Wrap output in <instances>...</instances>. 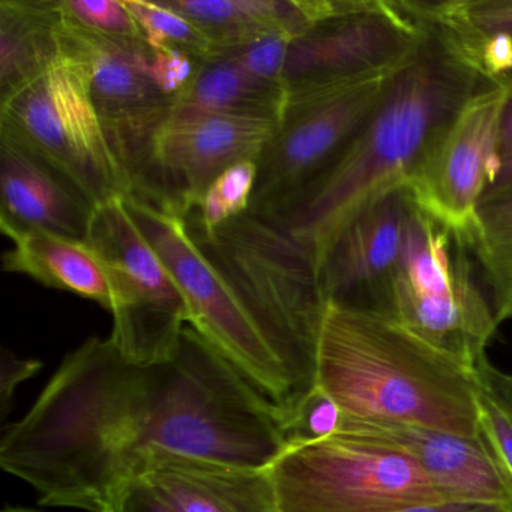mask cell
<instances>
[{
  "mask_svg": "<svg viewBox=\"0 0 512 512\" xmlns=\"http://www.w3.org/2000/svg\"><path fill=\"white\" fill-rule=\"evenodd\" d=\"M394 73L289 92L257 161L251 214L268 220L317 181L355 139Z\"/></svg>",
  "mask_w": 512,
  "mask_h": 512,
  "instance_id": "cell-10",
  "label": "cell"
},
{
  "mask_svg": "<svg viewBox=\"0 0 512 512\" xmlns=\"http://www.w3.org/2000/svg\"><path fill=\"white\" fill-rule=\"evenodd\" d=\"M187 224L302 394H310L316 386L317 340L328 304L311 254L286 230L251 212L209 233Z\"/></svg>",
  "mask_w": 512,
  "mask_h": 512,
  "instance_id": "cell-4",
  "label": "cell"
},
{
  "mask_svg": "<svg viewBox=\"0 0 512 512\" xmlns=\"http://www.w3.org/2000/svg\"><path fill=\"white\" fill-rule=\"evenodd\" d=\"M0 130L55 167L97 206L130 194L79 59L64 52L37 82L0 103Z\"/></svg>",
  "mask_w": 512,
  "mask_h": 512,
  "instance_id": "cell-9",
  "label": "cell"
},
{
  "mask_svg": "<svg viewBox=\"0 0 512 512\" xmlns=\"http://www.w3.org/2000/svg\"><path fill=\"white\" fill-rule=\"evenodd\" d=\"M269 473L281 512H401L446 503L415 461L347 434L289 445Z\"/></svg>",
  "mask_w": 512,
  "mask_h": 512,
  "instance_id": "cell-7",
  "label": "cell"
},
{
  "mask_svg": "<svg viewBox=\"0 0 512 512\" xmlns=\"http://www.w3.org/2000/svg\"><path fill=\"white\" fill-rule=\"evenodd\" d=\"M68 25L131 49H148L139 23L125 0H53Z\"/></svg>",
  "mask_w": 512,
  "mask_h": 512,
  "instance_id": "cell-27",
  "label": "cell"
},
{
  "mask_svg": "<svg viewBox=\"0 0 512 512\" xmlns=\"http://www.w3.org/2000/svg\"><path fill=\"white\" fill-rule=\"evenodd\" d=\"M100 260L112 295L110 340L131 364L172 361L190 325L187 301L124 197L95 206L85 239Z\"/></svg>",
  "mask_w": 512,
  "mask_h": 512,
  "instance_id": "cell-8",
  "label": "cell"
},
{
  "mask_svg": "<svg viewBox=\"0 0 512 512\" xmlns=\"http://www.w3.org/2000/svg\"><path fill=\"white\" fill-rule=\"evenodd\" d=\"M202 62L178 50L152 49L145 67L158 88L176 101L193 82Z\"/></svg>",
  "mask_w": 512,
  "mask_h": 512,
  "instance_id": "cell-31",
  "label": "cell"
},
{
  "mask_svg": "<svg viewBox=\"0 0 512 512\" xmlns=\"http://www.w3.org/2000/svg\"><path fill=\"white\" fill-rule=\"evenodd\" d=\"M194 23L214 56L272 37L296 38L325 16L323 0H164Z\"/></svg>",
  "mask_w": 512,
  "mask_h": 512,
  "instance_id": "cell-19",
  "label": "cell"
},
{
  "mask_svg": "<svg viewBox=\"0 0 512 512\" xmlns=\"http://www.w3.org/2000/svg\"><path fill=\"white\" fill-rule=\"evenodd\" d=\"M277 124L235 116L173 113L158 134L148 169L128 196L187 218L230 167L259 161Z\"/></svg>",
  "mask_w": 512,
  "mask_h": 512,
  "instance_id": "cell-13",
  "label": "cell"
},
{
  "mask_svg": "<svg viewBox=\"0 0 512 512\" xmlns=\"http://www.w3.org/2000/svg\"><path fill=\"white\" fill-rule=\"evenodd\" d=\"M421 20V44L395 71L346 151L286 209L268 218L311 254L319 275L344 227L389 191L406 187L457 113L493 85L451 35Z\"/></svg>",
  "mask_w": 512,
  "mask_h": 512,
  "instance_id": "cell-2",
  "label": "cell"
},
{
  "mask_svg": "<svg viewBox=\"0 0 512 512\" xmlns=\"http://www.w3.org/2000/svg\"><path fill=\"white\" fill-rule=\"evenodd\" d=\"M424 35V23L406 0H340L334 14L290 41L287 94L394 73Z\"/></svg>",
  "mask_w": 512,
  "mask_h": 512,
  "instance_id": "cell-11",
  "label": "cell"
},
{
  "mask_svg": "<svg viewBox=\"0 0 512 512\" xmlns=\"http://www.w3.org/2000/svg\"><path fill=\"white\" fill-rule=\"evenodd\" d=\"M14 247L2 257V268L25 274L50 289L74 293L112 311V295L100 260L86 242L44 230L14 233Z\"/></svg>",
  "mask_w": 512,
  "mask_h": 512,
  "instance_id": "cell-21",
  "label": "cell"
},
{
  "mask_svg": "<svg viewBox=\"0 0 512 512\" xmlns=\"http://www.w3.org/2000/svg\"><path fill=\"white\" fill-rule=\"evenodd\" d=\"M413 206L409 188H395L344 227L320 268L326 301L379 313L400 262Z\"/></svg>",
  "mask_w": 512,
  "mask_h": 512,
  "instance_id": "cell-16",
  "label": "cell"
},
{
  "mask_svg": "<svg viewBox=\"0 0 512 512\" xmlns=\"http://www.w3.org/2000/svg\"><path fill=\"white\" fill-rule=\"evenodd\" d=\"M43 368L37 359L17 358L13 353L4 350L2 364H0V409L2 418H7L10 412L11 400L17 386L25 380L34 377Z\"/></svg>",
  "mask_w": 512,
  "mask_h": 512,
  "instance_id": "cell-32",
  "label": "cell"
},
{
  "mask_svg": "<svg viewBox=\"0 0 512 512\" xmlns=\"http://www.w3.org/2000/svg\"><path fill=\"white\" fill-rule=\"evenodd\" d=\"M503 187H512V91H508L500 118L496 172L490 190Z\"/></svg>",
  "mask_w": 512,
  "mask_h": 512,
  "instance_id": "cell-34",
  "label": "cell"
},
{
  "mask_svg": "<svg viewBox=\"0 0 512 512\" xmlns=\"http://www.w3.org/2000/svg\"><path fill=\"white\" fill-rule=\"evenodd\" d=\"M316 388L344 416L482 437L473 370L376 311L326 304Z\"/></svg>",
  "mask_w": 512,
  "mask_h": 512,
  "instance_id": "cell-3",
  "label": "cell"
},
{
  "mask_svg": "<svg viewBox=\"0 0 512 512\" xmlns=\"http://www.w3.org/2000/svg\"><path fill=\"white\" fill-rule=\"evenodd\" d=\"M508 91L491 85L472 98L431 146L410 178L419 209L469 241L496 172L500 118Z\"/></svg>",
  "mask_w": 512,
  "mask_h": 512,
  "instance_id": "cell-14",
  "label": "cell"
},
{
  "mask_svg": "<svg viewBox=\"0 0 512 512\" xmlns=\"http://www.w3.org/2000/svg\"><path fill=\"white\" fill-rule=\"evenodd\" d=\"M125 4L152 49L178 50L197 61H208L214 55L206 35L187 17L172 10L164 0H125Z\"/></svg>",
  "mask_w": 512,
  "mask_h": 512,
  "instance_id": "cell-26",
  "label": "cell"
},
{
  "mask_svg": "<svg viewBox=\"0 0 512 512\" xmlns=\"http://www.w3.org/2000/svg\"><path fill=\"white\" fill-rule=\"evenodd\" d=\"M401 512H512V509L493 503L446 502L440 505L418 506Z\"/></svg>",
  "mask_w": 512,
  "mask_h": 512,
  "instance_id": "cell-35",
  "label": "cell"
},
{
  "mask_svg": "<svg viewBox=\"0 0 512 512\" xmlns=\"http://www.w3.org/2000/svg\"><path fill=\"white\" fill-rule=\"evenodd\" d=\"M407 4L416 16L448 34H502L512 43V0H407ZM506 91H512V82Z\"/></svg>",
  "mask_w": 512,
  "mask_h": 512,
  "instance_id": "cell-24",
  "label": "cell"
},
{
  "mask_svg": "<svg viewBox=\"0 0 512 512\" xmlns=\"http://www.w3.org/2000/svg\"><path fill=\"white\" fill-rule=\"evenodd\" d=\"M497 322L512 320V187L485 193L467 241Z\"/></svg>",
  "mask_w": 512,
  "mask_h": 512,
  "instance_id": "cell-23",
  "label": "cell"
},
{
  "mask_svg": "<svg viewBox=\"0 0 512 512\" xmlns=\"http://www.w3.org/2000/svg\"><path fill=\"white\" fill-rule=\"evenodd\" d=\"M473 374L481 436L512 478V374L497 368L488 356L475 365Z\"/></svg>",
  "mask_w": 512,
  "mask_h": 512,
  "instance_id": "cell-25",
  "label": "cell"
},
{
  "mask_svg": "<svg viewBox=\"0 0 512 512\" xmlns=\"http://www.w3.org/2000/svg\"><path fill=\"white\" fill-rule=\"evenodd\" d=\"M116 512H179L151 482L136 479L128 485L116 506Z\"/></svg>",
  "mask_w": 512,
  "mask_h": 512,
  "instance_id": "cell-33",
  "label": "cell"
},
{
  "mask_svg": "<svg viewBox=\"0 0 512 512\" xmlns=\"http://www.w3.org/2000/svg\"><path fill=\"white\" fill-rule=\"evenodd\" d=\"M62 56L53 0H0V103L37 82Z\"/></svg>",
  "mask_w": 512,
  "mask_h": 512,
  "instance_id": "cell-20",
  "label": "cell"
},
{
  "mask_svg": "<svg viewBox=\"0 0 512 512\" xmlns=\"http://www.w3.org/2000/svg\"><path fill=\"white\" fill-rule=\"evenodd\" d=\"M124 202L178 283L191 328L277 409L283 424L307 395L281 364L226 275L197 244L187 220L137 197H124Z\"/></svg>",
  "mask_w": 512,
  "mask_h": 512,
  "instance_id": "cell-6",
  "label": "cell"
},
{
  "mask_svg": "<svg viewBox=\"0 0 512 512\" xmlns=\"http://www.w3.org/2000/svg\"><path fill=\"white\" fill-rule=\"evenodd\" d=\"M287 97L286 88L260 82L235 59L220 55L199 65L193 82L176 98L175 113L235 116L278 125Z\"/></svg>",
  "mask_w": 512,
  "mask_h": 512,
  "instance_id": "cell-22",
  "label": "cell"
},
{
  "mask_svg": "<svg viewBox=\"0 0 512 512\" xmlns=\"http://www.w3.org/2000/svg\"><path fill=\"white\" fill-rule=\"evenodd\" d=\"M257 182V161H244L221 173L206 190L196 211L188 215L197 229L214 232L227 221L250 212Z\"/></svg>",
  "mask_w": 512,
  "mask_h": 512,
  "instance_id": "cell-28",
  "label": "cell"
},
{
  "mask_svg": "<svg viewBox=\"0 0 512 512\" xmlns=\"http://www.w3.org/2000/svg\"><path fill=\"white\" fill-rule=\"evenodd\" d=\"M476 269L467 242L415 203L379 313L473 370L499 326Z\"/></svg>",
  "mask_w": 512,
  "mask_h": 512,
  "instance_id": "cell-5",
  "label": "cell"
},
{
  "mask_svg": "<svg viewBox=\"0 0 512 512\" xmlns=\"http://www.w3.org/2000/svg\"><path fill=\"white\" fill-rule=\"evenodd\" d=\"M287 448L277 409L196 329L175 358L131 364L110 338L65 356L0 440V466L38 503L116 512L164 455L269 467Z\"/></svg>",
  "mask_w": 512,
  "mask_h": 512,
  "instance_id": "cell-1",
  "label": "cell"
},
{
  "mask_svg": "<svg viewBox=\"0 0 512 512\" xmlns=\"http://www.w3.org/2000/svg\"><path fill=\"white\" fill-rule=\"evenodd\" d=\"M337 433L356 437L415 461L446 502L493 503L512 509V478L484 437L341 416Z\"/></svg>",
  "mask_w": 512,
  "mask_h": 512,
  "instance_id": "cell-15",
  "label": "cell"
},
{
  "mask_svg": "<svg viewBox=\"0 0 512 512\" xmlns=\"http://www.w3.org/2000/svg\"><path fill=\"white\" fill-rule=\"evenodd\" d=\"M341 416L343 413L337 404L314 386L313 391L281 425L287 446L313 442L337 433Z\"/></svg>",
  "mask_w": 512,
  "mask_h": 512,
  "instance_id": "cell-29",
  "label": "cell"
},
{
  "mask_svg": "<svg viewBox=\"0 0 512 512\" xmlns=\"http://www.w3.org/2000/svg\"><path fill=\"white\" fill-rule=\"evenodd\" d=\"M61 37L64 52L85 68L92 103L131 193L148 169L158 134L176 109V101L158 88L146 70L152 47L119 46L62 19Z\"/></svg>",
  "mask_w": 512,
  "mask_h": 512,
  "instance_id": "cell-12",
  "label": "cell"
},
{
  "mask_svg": "<svg viewBox=\"0 0 512 512\" xmlns=\"http://www.w3.org/2000/svg\"><path fill=\"white\" fill-rule=\"evenodd\" d=\"M2 512H40L34 511V509L29 508H19V506H13V508H5Z\"/></svg>",
  "mask_w": 512,
  "mask_h": 512,
  "instance_id": "cell-36",
  "label": "cell"
},
{
  "mask_svg": "<svg viewBox=\"0 0 512 512\" xmlns=\"http://www.w3.org/2000/svg\"><path fill=\"white\" fill-rule=\"evenodd\" d=\"M143 478L179 512H281L269 467L170 454Z\"/></svg>",
  "mask_w": 512,
  "mask_h": 512,
  "instance_id": "cell-18",
  "label": "cell"
},
{
  "mask_svg": "<svg viewBox=\"0 0 512 512\" xmlns=\"http://www.w3.org/2000/svg\"><path fill=\"white\" fill-rule=\"evenodd\" d=\"M95 206L62 173L0 130V227L44 230L85 242Z\"/></svg>",
  "mask_w": 512,
  "mask_h": 512,
  "instance_id": "cell-17",
  "label": "cell"
},
{
  "mask_svg": "<svg viewBox=\"0 0 512 512\" xmlns=\"http://www.w3.org/2000/svg\"><path fill=\"white\" fill-rule=\"evenodd\" d=\"M290 41L292 38L289 37L265 38L221 55L235 59L254 79L286 88L284 70H286Z\"/></svg>",
  "mask_w": 512,
  "mask_h": 512,
  "instance_id": "cell-30",
  "label": "cell"
}]
</instances>
